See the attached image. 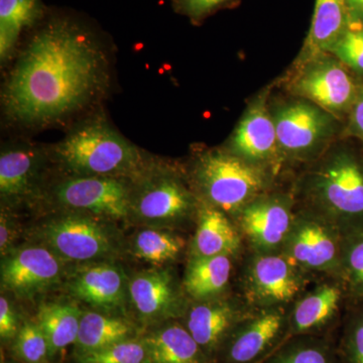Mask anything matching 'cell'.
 <instances>
[{"instance_id":"6da1fadb","label":"cell","mask_w":363,"mask_h":363,"mask_svg":"<svg viewBox=\"0 0 363 363\" xmlns=\"http://www.w3.org/2000/svg\"><path fill=\"white\" fill-rule=\"evenodd\" d=\"M111 62L90 28L54 16L30 35L2 86L7 121L26 128L67 123L104 96Z\"/></svg>"},{"instance_id":"7a4b0ae2","label":"cell","mask_w":363,"mask_h":363,"mask_svg":"<svg viewBox=\"0 0 363 363\" xmlns=\"http://www.w3.org/2000/svg\"><path fill=\"white\" fill-rule=\"evenodd\" d=\"M55 173L133 179L154 157L124 138L104 113L76 124L50 147Z\"/></svg>"},{"instance_id":"3957f363","label":"cell","mask_w":363,"mask_h":363,"mask_svg":"<svg viewBox=\"0 0 363 363\" xmlns=\"http://www.w3.org/2000/svg\"><path fill=\"white\" fill-rule=\"evenodd\" d=\"M23 241L44 245L71 266L121 262L128 255L123 227L80 212L35 214L26 225Z\"/></svg>"},{"instance_id":"277c9868","label":"cell","mask_w":363,"mask_h":363,"mask_svg":"<svg viewBox=\"0 0 363 363\" xmlns=\"http://www.w3.org/2000/svg\"><path fill=\"white\" fill-rule=\"evenodd\" d=\"M199 200L186 169L157 157L131 179L130 226L178 230L195 220Z\"/></svg>"},{"instance_id":"5b68a950","label":"cell","mask_w":363,"mask_h":363,"mask_svg":"<svg viewBox=\"0 0 363 363\" xmlns=\"http://www.w3.org/2000/svg\"><path fill=\"white\" fill-rule=\"evenodd\" d=\"M186 173L199 202L228 216H238L248 203L262 196L267 186L262 167L250 164L226 149L196 152Z\"/></svg>"},{"instance_id":"8992f818","label":"cell","mask_w":363,"mask_h":363,"mask_svg":"<svg viewBox=\"0 0 363 363\" xmlns=\"http://www.w3.org/2000/svg\"><path fill=\"white\" fill-rule=\"evenodd\" d=\"M130 179L55 173L33 212H80L124 228L130 226Z\"/></svg>"},{"instance_id":"52a82bcc","label":"cell","mask_w":363,"mask_h":363,"mask_svg":"<svg viewBox=\"0 0 363 363\" xmlns=\"http://www.w3.org/2000/svg\"><path fill=\"white\" fill-rule=\"evenodd\" d=\"M309 194L320 213L341 230L363 224V159L354 150H333L309 177Z\"/></svg>"},{"instance_id":"ba28073f","label":"cell","mask_w":363,"mask_h":363,"mask_svg":"<svg viewBox=\"0 0 363 363\" xmlns=\"http://www.w3.org/2000/svg\"><path fill=\"white\" fill-rule=\"evenodd\" d=\"M50 147L16 140L0 152V207L18 212L35 211L54 176Z\"/></svg>"},{"instance_id":"9c48e42d","label":"cell","mask_w":363,"mask_h":363,"mask_svg":"<svg viewBox=\"0 0 363 363\" xmlns=\"http://www.w3.org/2000/svg\"><path fill=\"white\" fill-rule=\"evenodd\" d=\"M0 259L1 292L25 302L62 291L71 267L49 248L30 241Z\"/></svg>"},{"instance_id":"30bf717a","label":"cell","mask_w":363,"mask_h":363,"mask_svg":"<svg viewBox=\"0 0 363 363\" xmlns=\"http://www.w3.org/2000/svg\"><path fill=\"white\" fill-rule=\"evenodd\" d=\"M190 303L169 267H150L130 274L128 314L143 329L180 320Z\"/></svg>"},{"instance_id":"8fae6325","label":"cell","mask_w":363,"mask_h":363,"mask_svg":"<svg viewBox=\"0 0 363 363\" xmlns=\"http://www.w3.org/2000/svg\"><path fill=\"white\" fill-rule=\"evenodd\" d=\"M130 274L121 262H97L71 266L62 292L88 309L128 314Z\"/></svg>"},{"instance_id":"7c38bea8","label":"cell","mask_w":363,"mask_h":363,"mask_svg":"<svg viewBox=\"0 0 363 363\" xmlns=\"http://www.w3.org/2000/svg\"><path fill=\"white\" fill-rule=\"evenodd\" d=\"M290 88L294 94L339 117L348 116L362 86L338 59L324 55L301 64Z\"/></svg>"},{"instance_id":"4fadbf2b","label":"cell","mask_w":363,"mask_h":363,"mask_svg":"<svg viewBox=\"0 0 363 363\" xmlns=\"http://www.w3.org/2000/svg\"><path fill=\"white\" fill-rule=\"evenodd\" d=\"M342 230L321 214L294 218L281 253L303 272H340Z\"/></svg>"},{"instance_id":"5bb4252c","label":"cell","mask_w":363,"mask_h":363,"mask_svg":"<svg viewBox=\"0 0 363 363\" xmlns=\"http://www.w3.org/2000/svg\"><path fill=\"white\" fill-rule=\"evenodd\" d=\"M279 152L304 159L320 150L336 131V117L307 100L281 105L274 116Z\"/></svg>"},{"instance_id":"9a60e30c","label":"cell","mask_w":363,"mask_h":363,"mask_svg":"<svg viewBox=\"0 0 363 363\" xmlns=\"http://www.w3.org/2000/svg\"><path fill=\"white\" fill-rule=\"evenodd\" d=\"M302 272L281 252L257 253L245 272L248 298L269 307L291 302L302 290Z\"/></svg>"},{"instance_id":"2e32d148","label":"cell","mask_w":363,"mask_h":363,"mask_svg":"<svg viewBox=\"0 0 363 363\" xmlns=\"http://www.w3.org/2000/svg\"><path fill=\"white\" fill-rule=\"evenodd\" d=\"M286 326L285 312L269 307L250 313L221 346L224 363H255L269 355Z\"/></svg>"},{"instance_id":"e0dca14e","label":"cell","mask_w":363,"mask_h":363,"mask_svg":"<svg viewBox=\"0 0 363 363\" xmlns=\"http://www.w3.org/2000/svg\"><path fill=\"white\" fill-rule=\"evenodd\" d=\"M250 314L240 303L221 296L199 302L190 301L182 319L212 362L231 332Z\"/></svg>"},{"instance_id":"ac0fdd59","label":"cell","mask_w":363,"mask_h":363,"mask_svg":"<svg viewBox=\"0 0 363 363\" xmlns=\"http://www.w3.org/2000/svg\"><path fill=\"white\" fill-rule=\"evenodd\" d=\"M241 233L259 252L281 250L294 218L290 201L279 196H259L238 215Z\"/></svg>"},{"instance_id":"d6986e66","label":"cell","mask_w":363,"mask_h":363,"mask_svg":"<svg viewBox=\"0 0 363 363\" xmlns=\"http://www.w3.org/2000/svg\"><path fill=\"white\" fill-rule=\"evenodd\" d=\"M226 150L262 168L277 156L279 150L276 125L267 108L266 95L257 98L248 107Z\"/></svg>"},{"instance_id":"ffe728a7","label":"cell","mask_w":363,"mask_h":363,"mask_svg":"<svg viewBox=\"0 0 363 363\" xmlns=\"http://www.w3.org/2000/svg\"><path fill=\"white\" fill-rule=\"evenodd\" d=\"M142 337L147 347L145 363H211L180 320L145 329Z\"/></svg>"},{"instance_id":"44dd1931","label":"cell","mask_w":363,"mask_h":363,"mask_svg":"<svg viewBox=\"0 0 363 363\" xmlns=\"http://www.w3.org/2000/svg\"><path fill=\"white\" fill-rule=\"evenodd\" d=\"M143 332L145 329L133 318L85 308L77 340L74 344V354L77 357L94 352L121 341L140 337Z\"/></svg>"},{"instance_id":"7402d4cb","label":"cell","mask_w":363,"mask_h":363,"mask_svg":"<svg viewBox=\"0 0 363 363\" xmlns=\"http://www.w3.org/2000/svg\"><path fill=\"white\" fill-rule=\"evenodd\" d=\"M347 0H316L300 65L331 52L350 25Z\"/></svg>"},{"instance_id":"603a6c76","label":"cell","mask_w":363,"mask_h":363,"mask_svg":"<svg viewBox=\"0 0 363 363\" xmlns=\"http://www.w3.org/2000/svg\"><path fill=\"white\" fill-rule=\"evenodd\" d=\"M241 236L228 215L217 208L200 203L196 217L194 238L190 257H206L226 255L233 257L240 250Z\"/></svg>"},{"instance_id":"cb8c5ba5","label":"cell","mask_w":363,"mask_h":363,"mask_svg":"<svg viewBox=\"0 0 363 363\" xmlns=\"http://www.w3.org/2000/svg\"><path fill=\"white\" fill-rule=\"evenodd\" d=\"M77 301L63 297L40 300L35 320L44 331L50 345V355L59 354L77 340L81 318L85 308Z\"/></svg>"},{"instance_id":"d4e9b609","label":"cell","mask_w":363,"mask_h":363,"mask_svg":"<svg viewBox=\"0 0 363 363\" xmlns=\"http://www.w3.org/2000/svg\"><path fill=\"white\" fill-rule=\"evenodd\" d=\"M233 257H189L182 285L189 300H211L221 297L229 285L233 274Z\"/></svg>"},{"instance_id":"484cf974","label":"cell","mask_w":363,"mask_h":363,"mask_svg":"<svg viewBox=\"0 0 363 363\" xmlns=\"http://www.w3.org/2000/svg\"><path fill=\"white\" fill-rule=\"evenodd\" d=\"M187 242L175 230L136 227L128 236V255L150 267H169L180 259Z\"/></svg>"},{"instance_id":"4316f807","label":"cell","mask_w":363,"mask_h":363,"mask_svg":"<svg viewBox=\"0 0 363 363\" xmlns=\"http://www.w3.org/2000/svg\"><path fill=\"white\" fill-rule=\"evenodd\" d=\"M342 288L337 284H324L307 294L291 313V332L296 335L309 333L331 321L338 311Z\"/></svg>"},{"instance_id":"83f0119b","label":"cell","mask_w":363,"mask_h":363,"mask_svg":"<svg viewBox=\"0 0 363 363\" xmlns=\"http://www.w3.org/2000/svg\"><path fill=\"white\" fill-rule=\"evenodd\" d=\"M44 16L42 0H0V63L6 65L18 48L21 33Z\"/></svg>"},{"instance_id":"f1b7e54d","label":"cell","mask_w":363,"mask_h":363,"mask_svg":"<svg viewBox=\"0 0 363 363\" xmlns=\"http://www.w3.org/2000/svg\"><path fill=\"white\" fill-rule=\"evenodd\" d=\"M340 274L351 295L363 298V224L342 230Z\"/></svg>"},{"instance_id":"f546056e","label":"cell","mask_w":363,"mask_h":363,"mask_svg":"<svg viewBox=\"0 0 363 363\" xmlns=\"http://www.w3.org/2000/svg\"><path fill=\"white\" fill-rule=\"evenodd\" d=\"M13 355L23 363H49L50 345L37 320H23L18 335L11 342Z\"/></svg>"},{"instance_id":"4dcf8cb0","label":"cell","mask_w":363,"mask_h":363,"mask_svg":"<svg viewBox=\"0 0 363 363\" xmlns=\"http://www.w3.org/2000/svg\"><path fill=\"white\" fill-rule=\"evenodd\" d=\"M264 363H335L330 348L322 341L302 338L274 351Z\"/></svg>"},{"instance_id":"1f68e13d","label":"cell","mask_w":363,"mask_h":363,"mask_svg":"<svg viewBox=\"0 0 363 363\" xmlns=\"http://www.w3.org/2000/svg\"><path fill=\"white\" fill-rule=\"evenodd\" d=\"M75 358L78 363H145L147 347L140 336Z\"/></svg>"},{"instance_id":"d6a6232c","label":"cell","mask_w":363,"mask_h":363,"mask_svg":"<svg viewBox=\"0 0 363 363\" xmlns=\"http://www.w3.org/2000/svg\"><path fill=\"white\" fill-rule=\"evenodd\" d=\"M331 54L350 71L363 77V23L351 21Z\"/></svg>"},{"instance_id":"836d02e7","label":"cell","mask_w":363,"mask_h":363,"mask_svg":"<svg viewBox=\"0 0 363 363\" xmlns=\"http://www.w3.org/2000/svg\"><path fill=\"white\" fill-rule=\"evenodd\" d=\"M21 214L0 207V257H4L25 240L26 226L21 223Z\"/></svg>"},{"instance_id":"e575fe53","label":"cell","mask_w":363,"mask_h":363,"mask_svg":"<svg viewBox=\"0 0 363 363\" xmlns=\"http://www.w3.org/2000/svg\"><path fill=\"white\" fill-rule=\"evenodd\" d=\"M23 320L13 300L9 295L1 292L0 296V339L1 342L9 344L18 335Z\"/></svg>"},{"instance_id":"d590c367","label":"cell","mask_w":363,"mask_h":363,"mask_svg":"<svg viewBox=\"0 0 363 363\" xmlns=\"http://www.w3.org/2000/svg\"><path fill=\"white\" fill-rule=\"evenodd\" d=\"M233 0H176L177 7L191 20L201 21Z\"/></svg>"},{"instance_id":"8d00e7d4","label":"cell","mask_w":363,"mask_h":363,"mask_svg":"<svg viewBox=\"0 0 363 363\" xmlns=\"http://www.w3.org/2000/svg\"><path fill=\"white\" fill-rule=\"evenodd\" d=\"M345 350L350 363H363V311L351 322Z\"/></svg>"},{"instance_id":"74e56055","label":"cell","mask_w":363,"mask_h":363,"mask_svg":"<svg viewBox=\"0 0 363 363\" xmlns=\"http://www.w3.org/2000/svg\"><path fill=\"white\" fill-rule=\"evenodd\" d=\"M347 116L346 135L363 143V87Z\"/></svg>"},{"instance_id":"f35d334b","label":"cell","mask_w":363,"mask_h":363,"mask_svg":"<svg viewBox=\"0 0 363 363\" xmlns=\"http://www.w3.org/2000/svg\"><path fill=\"white\" fill-rule=\"evenodd\" d=\"M351 21L363 23V0H347Z\"/></svg>"},{"instance_id":"ab89813d","label":"cell","mask_w":363,"mask_h":363,"mask_svg":"<svg viewBox=\"0 0 363 363\" xmlns=\"http://www.w3.org/2000/svg\"><path fill=\"white\" fill-rule=\"evenodd\" d=\"M267 357H269V355H267V357H266L262 358V359H260V360H259V362H255V363H264V360H266Z\"/></svg>"}]
</instances>
